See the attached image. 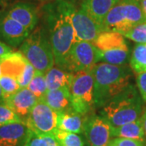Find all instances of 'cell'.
I'll use <instances>...</instances> for the list:
<instances>
[{
	"label": "cell",
	"mask_w": 146,
	"mask_h": 146,
	"mask_svg": "<svg viewBox=\"0 0 146 146\" xmlns=\"http://www.w3.org/2000/svg\"><path fill=\"white\" fill-rule=\"evenodd\" d=\"M46 104L55 112L59 113L64 110L72 108L71 101V93L68 87L61 89L48 90L42 98Z\"/></svg>",
	"instance_id": "ac0fdd59"
},
{
	"label": "cell",
	"mask_w": 146,
	"mask_h": 146,
	"mask_svg": "<svg viewBox=\"0 0 146 146\" xmlns=\"http://www.w3.org/2000/svg\"><path fill=\"white\" fill-rule=\"evenodd\" d=\"M111 137H121L132 140L146 141V136L141 117L118 127H111Z\"/></svg>",
	"instance_id": "ffe728a7"
},
{
	"label": "cell",
	"mask_w": 146,
	"mask_h": 146,
	"mask_svg": "<svg viewBox=\"0 0 146 146\" xmlns=\"http://www.w3.org/2000/svg\"><path fill=\"white\" fill-rule=\"evenodd\" d=\"M21 122L24 121L7 105L4 102L0 103V126Z\"/></svg>",
	"instance_id": "4316f807"
},
{
	"label": "cell",
	"mask_w": 146,
	"mask_h": 146,
	"mask_svg": "<svg viewBox=\"0 0 146 146\" xmlns=\"http://www.w3.org/2000/svg\"><path fill=\"white\" fill-rule=\"evenodd\" d=\"M7 15L25 27L29 32L34 29L37 23L36 11L27 3H17L11 7Z\"/></svg>",
	"instance_id": "e0dca14e"
},
{
	"label": "cell",
	"mask_w": 146,
	"mask_h": 146,
	"mask_svg": "<svg viewBox=\"0 0 146 146\" xmlns=\"http://www.w3.org/2000/svg\"><path fill=\"white\" fill-rule=\"evenodd\" d=\"M25 27L8 15L0 18V38L12 47H17L29 35Z\"/></svg>",
	"instance_id": "7c38bea8"
},
{
	"label": "cell",
	"mask_w": 146,
	"mask_h": 146,
	"mask_svg": "<svg viewBox=\"0 0 146 146\" xmlns=\"http://www.w3.org/2000/svg\"><path fill=\"white\" fill-rule=\"evenodd\" d=\"M0 86L2 89L3 100L7 99L21 89L18 81L15 78L9 76H1Z\"/></svg>",
	"instance_id": "484cf974"
},
{
	"label": "cell",
	"mask_w": 146,
	"mask_h": 146,
	"mask_svg": "<svg viewBox=\"0 0 146 146\" xmlns=\"http://www.w3.org/2000/svg\"><path fill=\"white\" fill-rule=\"evenodd\" d=\"M146 22L141 0H119L105 18L104 31L119 33L122 35L133 27Z\"/></svg>",
	"instance_id": "277c9868"
},
{
	"label": "cell",
	"mask_w": 146,
	"mask_h": 146,
	"mask_svg": "<svg viewBox=\"0 0 146 146\" xmlns=\"http://www.w3.org/2000/svg\"><path fill=\"white\" fill-rule=\"evenodd\" d=\"M130 67L136 74L146 72V44H137L130 59Z\"/></svg>",
	"instance_id": "7402d4cb"
},
{
	"label": "cell",
	"mask_w": 146,
	"mask_h": 146,
	"mask_svg": "<svg viewBox=\"0 0 146 146\" xmlns=\"http://www.w3.org/2000/svg\"><path fill=\"white\" fill-rule=\"evenodd\" d=\"M4 10V1L3 0H0V16L2 14V12Z\"/></svg>",
	"instance_id": "e575fe53"
},
{
	"label": "cell",
	"mask_w": 146,
	"mask_h": 146,
	"mask_svg": "<svg viewBox=\"0 0 146 146\" xmlns=\"http://www.w3.org/2000/svg\"><path fill=\"white\" fill-rule=\"evenodd\" d=\"M74 72H68L60 68H51L46 74L47 89L54 90L68 87L70 88L71 83L72 81Z\"/></svg>",
	"instance_id": "44dd1931"
},
{
	"label": "cell",
	"mask_w": 146,
	"mask_h": 146,
	"mask_svg": "<svg viewBox=\"0 0 146 146\" xmlns=\"http://www.w3.org/2000/svg\"><path fill=\"white\" fill-rule=\"evenodd\" d=\"M141 119H142L143 127H144V130H145V136H146V108L144 109L143 114H142V115H141Z\"/></svg>",
	"instance_id": "d6a6232c"
},
{
	"label": "cell",
	"mask_w": 146,
	"mask_h": 146,
	"mask_svg": "<svg viewBox=\"0 0 146 146\" xmlns=\"http://www.w3.org/2000/svg\"><path fill=\"white\" fill-rule=\"evenodd\" d=\"M57 127L59 130L80 134L83 131V118L72 108L57 113Z\"/></svg>",
	"instance_id": "2e32d148"
},
{
	"label": "cell",
	"mask_w": 146,
	"mask_h": 146,
	"mask_svg": "<svg viewBox=\"0 0 146 146\" xmlns=\"http://www.w3.org/2000/svg\"><path fill=\"white\" fill-rule=\"evenodd\" d=\"M145 146H146V141H145Z\"/></svg>",
	"instance_id": "74e56055"
},
{
	"label": "cell",
	"mask_w": 146,
	"mask_h": 146,
	"mask_svg": "<svg viewBox=\"0 0 146 146\" xmlns=\"http://www.w3.org/2000/svg\"><path fill=\"white\" fill-rule=\"evenodd\" d=\"M98 62V50L94 44L77 41L68 53L63 69L71 72H91Z\"/></svg>",
	"instance_id": "9c48e42d"
},
{
	"label": "cell",
	"mask_w": 146,
	"mask_h": 146,
	"mask_svg": "<svg viewBox=\"0 0 146 146\" xmlns=\"http://www.w3.org/2000/svg\"><path fill=\"white\" fill-rule=\"evenodd\" d=\"M136 84L142 99L146 103V72L137 74Z\"/></svg>",
	"instance_id": "4dcf8cb0"
},
{
	"label": "cell",
	"mask_w": 146,
	"mask_h": 146,
	"mask_svg": "<svg viewBox=\"0 0 146 146\" xmlns=\"http://www.w3.org/2000/svg\"><path fill=\"white\" fill-rule=\"evenodd\" d=\"M145 141L121 138V137H113L107 146H145Z\"/></svg>",
	"instance_id": "f546056e"
},
{
	"label": "cell",
	"mask_w": 146,
	"mask_h": 146,
	"mask_svg": "<svg viewBox=\"0 0 146 146\" xmlns=\"http://www.w3.org/2000/svg\"><path fill=\"white\" fill-rule=\"evenodd\" d=\"M29 61L21 52H11L0 60L2 76H9L16 80L21 77Z\"/></svg>",
	"instance_id": "9a60e30c"
},
{
	"label": "cell",
	"mask_w": 146,
	"mask_h": 146,
	"mask_svg": "<svg viewBox=\"0 0 146 146\" xmlns=\"http://www.w3.org/2000/svg\"><path fill=\"white\" fill-rule=\"evenodd\" d=\"M24 146H60L54 136L39 135L29 130Z\"/></svg>",
	"instance_id": "603a6c76"
},
{
	"label": "cell",
	"mask_w": 146,
	"mask_h": 146,
	"mask_svg": "<svg viewBox=\"0 0 146 146\" xmlns=\"http://www.w3.org/2000/svg\"><path fill=\"white\" fill-rule=\"evenodd\" d=\"M72 25L76 42L85 41L93 43L100 33L104 32L102 25L94 21L81 7L73 13Z\"/></svg>",
	"instance_id": "30bf717a"
},
{
	"label": "cell",
	"mask_w": 146,
	"mask_h": 146,
	"mask_svg": "<svg viewBox=\"0 0 146 146\" xmlns=\"http://www.w3.org/2000/svg\"><path fill=\"white\" fill-rule=\"evenodd\" d=\"M2 76V70H1V66H0V77Z\"/></svg>",
	"instance_id": "8d00e7d4"
},
{
	"label": "cell",
	"mask_w": 146,
	"mask_h": 146,
	"mask_svg": "<svg viewBox=\"0 0 146 146\" xmlns=\"http://www.w3.org/2000/svg\"><path fill=\"white\" fill-rule=\"evenodd\" d=\"M11 52H12L11 47L0 41V60Z\"/></svg>",
	"instance_id": "1f68e13d"
},
{
	"label": "cell",
	"mask_w": 146,
	"mask_h": 146,
	"mask_svg": "<svg viewBox=\"0 0 146 146\" xmlns=\"http://www.w3.org/2000/svg\"><path fill=\"white\" fill-rule=\"evenodd\" d=\"M58 114L43 99H38L25 121L29 129L39 135L54 136L58 130Z\"/></svg>",
	"instance_id": "ba28073f"
},
{
	"label": "cell",
	"mask_w": 146,
	"mask_h": 146,
	"mask_svg": "<svg viewBox=\"0 0 146 146\" xmlns=\"http://www.w3.org/2000/svg\"><path fill=\"white\" fill-rule=\"evenodd\" d=\"M54 136L56 137L60 146H84L81 137L76 133L58 129Z\"/></svg>",
	"instance_id": "d4e9b609"
},
{
	"label": "cell",
	"mask_w": 146,
	"mask_h": 146,
	"mask_svg": "<svg viewBox=\"0 0 146 146\" xmlns=\"http://www.w3.org/2000/svg\"><path fill=\"white\" fill-rule=\"evenodd\" d=\"M20 52L26 58L35 70L46 73L53 68L54 56L48 35L42 29H36L23 42Z\"/></svg>",
	"instance_id": "5b68a950"
},
{
	"label": "cell",
	"mask_w": 146,
	"mask_h": 146,
	"mask_svg": "<svg viewBox=\"0 0 146 146\" xmlns=\"http://www.w3.org/2000/svg\"><path fill=\"white\" fill-rule=\"evenodd\" d=\"M119 0H84L81 7L98 24H103L105 18Z\"/></svg>",
	"instance_id": "d6986e66"
},
{
	"label": "cell",
	"mask_w": 146,
	"mask_h": 146,
	"mask_svg": "<svg viewBox=\"0 0 146 146\" xmlns=\"http://www.w3.org/2000/svg\"><path fill=\"white\" fill-rule=\"evenodd\" d=\"M27 88L36 96L37 99H42L48 91L45 74L36 70L33 78Z\"/></svg>",
	"instance_id": "cb8c5ba5"
},
{
	"label": "cell",
	"mask_w": 146,
	"mask_h": 146,
	"mask_svg": "<svg viewBox=\"0 0 146 146\" xmlns=\"http://www.w3.org/2000/svg\"><path fill=\"white\" fill-rule=\"evenodd\" d=\"M75 11V7L66 0H56L46 7L47 35L52 46L54 63L62 69L76 42L72 25Z\"/></svg>",
	"instance_id": "6da1fadb"
},
{
	"label": "cell",
	"mask_w": 146,
	"mask_h": 146,
	"mask_svg": "<svg viewBox=\"0 0 146 146\" xmlns=\"http://www.w3.org/2000/svg\"><path fill=\"white\" fill-rule=\"evenodd\" d=\"M94 80L95 107L102 108L131 84L132 70L127 64L97 63L92 70Z\"/></svg>",
	"instance_id": "7a4b0ae2"
},
{
	"label": "cell",
	"mask_w": 146,
	"mask_h": 146,
	"mask_svg": "<svg viewBox=\"0 0 146 146\" xmlns=\"http://www.w3.org/2000/svg\"><path fill=\"white\" fill-rule=\"evenodd\" d=\"M35 71L36 70L33 68V66L29 62H28L25 68L24 72L21 76V77L17 80L21 88H27L28 87V85L31 82V80L34 76Z\"/></svg>",
	"instance_id": "f1b7e54d"
},
{
	"label": "cell",
	"mask_w": 146,
	"mask_h": 146,
	"mask_svg": "<svg viewBox=\"0 0 146 146\" xmlns=\"http://www.w3.org/2000/svg\"><path fill=\"white\" fill-rule=\"evenodd\" d=\"M98 50V62L124 65L129 60L130 50L124 36L119 33L104 31L93 42Z\"/></svg>",
	"instance_id": "8992f818"
},
{
	"label": "cell",
	"mask_w": 146,
	"mask_h": 146,
	"mask_svg": "<svg viewBox=\"0 0 146 146\" xmlns=\"http://www.w3.org/2000/svg\"><path fill=\"white\" fill-rule=\"evenodd\" d=\"M123 36L138 44H146V22L133 27L130 30L124 33Z\"/></svg>",
	"instance_id": "83f0119b"
},
{
	"label": "cell",
	"mask_w": 146,
	"mask_h": 146,
	"mask_svg": "<svg viewBox=\"0 0 146 146\" xmlns=\"http://www.w3.org/2000/svg\"><path fill=\"white\" fill-rule=\"evenodd\" d=\"M37 100L36 96L28 88H21L15 94L4 100V103L25 122Z\"/></svg>",
	"instance_id": "4fadbf2b"
},
{
	"label": "cell",
	"mask_w": 146,
	"mask_h": 146,
	"mask_svg": "<svg viewBox=\"0 0 146 146\" xmlns=\"http://www.w3.org/2000/svg\"><path fill=\"white\" fill-rule=\"evenodd\" d=\"M141 6H142V9L146 16V0H141Z\"/></svg>",
	"instance_id": "836d02e7"
},
{
	"label": "cell",
	"mask_w": 146,
	"mask_h": 146,
	"mask_svg": "<svg viewBox=\"0 0 146 146\" xmlns=\"http://www.w3.org/2000/svg\"><path fill=\"white\" fill-rule=\"evenodd\" d=\"M72 107L81 115H86L95 107L93 72H74L70 85Z\"/></svg>",
	"instance_id": "52a82bcc"
},
{
	"label": "cell",
	"mask_w": 146,
	"mask_h": 146,
	"mask_svg": "<svg viewBox=\"0 0 146 146\" xmlns=\"http://www.w3.org/2000/svg\"><path fill=\"white\" fill-rule=\"evenodd\" d=\"M144 101L132 84L110 99L100 111L111 127H118L137 120L144 111Z\"/></svg>",
	"instance_id": "3957f363"
},
{
	"label": "cell",
	"mask_w": 146,
	"mask_h": 146,
	"mask_svg": "<svg viewBox=\"0 0 146 146\" xmlns=\"http://www.w3.org/2000/svg\"><path fill=\"white\" fill-rule=\"evenodd\" d=\"M29 132L25 122L0 126V146H24Z\"/></svg>",
	"instance_id": "5bb4252c"
},
{
	"label": "cell",
	"mask_w": 146,
	"mask_h": 146,
	"mask_svg": "<svg viewBox=\"0 0 146 146\" xmlns=\"http://www.w3.org/2000/svg\"><path fill=\"white\" fill-rule=\"evenodd\" d=\"M4 102V100L3 98V94H2V89H1V86H0V103Z\"/></svg>",
	"instance_id": "d590c367"
},
{
	"label": "cell",
	"mask_w": 146,
	"mask_h": 146,
	"mask_svg": "<svg viewBox=\"0 0 146 146\" xmlns=\"http://www.w3.org/2000/svg\"><path fill=\"white\" fill-rule=\"evenodd\" d=\"M84 131L90 146H107L111 140V126L101 115H92L84 122Z\"/></svg>",
	"instance_id": "8fae6325"
}]
</instances>
